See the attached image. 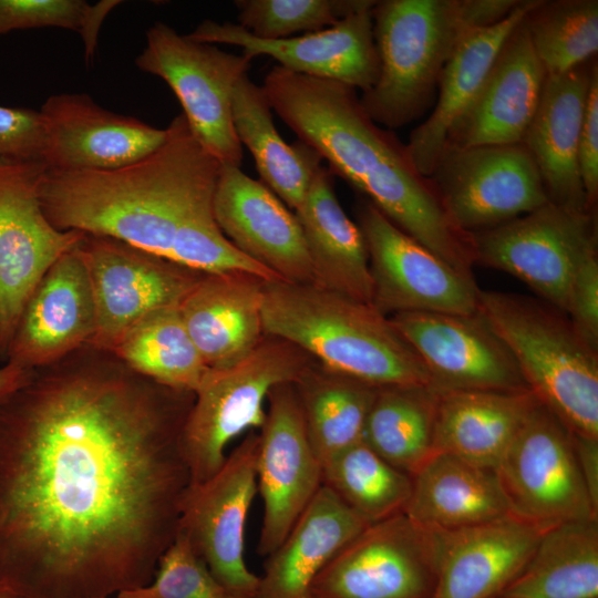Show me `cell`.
Here are the masks:
<instances>
[{
	"label": "cell",
	"instance_id": "24",
	"mask_svg": "<svg viewBox=\"0 0 598 598\" xmlns=\"http://www.w3.org/2000/svg\"><path fill=\"white\" fill-rule=\"evenodd\" d=\"M546 76L523 20L503 44L476 99L452 127L446 146L522 143Z\"/></svg>",
	"mask_w": 598,
	"mask_h": 598
},
{
	"label": "cell",
	"instance_id": "43",
	"mask_svg": "<svg viewBox=\"0 0 598 598\" xmlns=\"http://www.w3.org/2000/svg\"><path fill=\"white\" fill-rule=\"evenodd\" d=\"M566 315L579 334L598 349V256L588 255L574 276Z\"/></svg>",
	"mask_w": 598,
	"mask_h": 598
},
{
	"label": "cell",
	"instance_id": "5",
	"mask_svg": "<svg viewBox=\"0 0 598 598\" xmlns=\"http://www.w3.org/2000/svg\"><path fill=\"white\" fill-rule=\"evenodd\" d=\"M516 0H382L372 8L379 60L375 83L362 92L365 113L389 130L419 117L437 91L443 69L471 30L493 25Z\"/></svg>",
	"mask_w": 598,
	"mask_h": 598
},
{
	"label": "cell",
	"instance_id": "4",
	"mask_svg": "<svg viewBox=\"0 0 598 598\" xmlns=\"http://www.w3.org/2000/svg\"><path fill=\"white\" fill-rule=\"evenodd\" d=\"M264 333L293 343L323 367L381 386H432L421 359L390 318L316 283L269 281Z\"/></svg>",
	"mask_w": 598,
	"mask_h": 598
},
{
	"label": "cell",
	"instance_id": "39",
	"mask_svg": "<svg viewBox=\"0 0 598 598\" xmlns=\"http://www.w3.org/2000/svg\"><path fill=\"white\" fill-rule=\"evenodd\" d=\"M372 0H237L238 24L264 40L291 38L330 28Z\"/></svg>",
	"mask_w": 598,
	"mask_h": 598
},
{
	"label": "cell",
	"instance_id": "1",
	"mask_svg": "<svg viewBox=\"0 0 598 598\" xmlns=\"http://www.w3.org/2000/svg\"><path fill=\"white\" fill-rule=\"evenodd\" d=\"M194 394L114 367L33 374L0 404V581L28 598L147 585L192 484Z\"/></svg>",
	"mask_w": 598,
	"mask_h": 598
},
{
	"label": "cell",
	"instance_id": "29",
	"mask_svg": "<svg viewBox=\"0 0 598 598\" xmlns=\"http://www.w3.org/2000/svg\"><path fill=\"white\" fill-rule=\"evenodd\" d=\"M369 525L322 485L285 539L266 556L257 598H309L326 564Z\"/></svg>",
	"mask_w": 598,
	"mask_h": 598
},
{
	"label": "cell",
	"instance_id": "11",
	"mask_svg": "<svg viewBox=\"0 0 598 598\" xmlns=\"http://www.w3.org/2000/svg\"><path fill=\"white\" fill-rule=\"evenodd\" d=\"M430 178L451 221L467 234L549 202L536 163L522 143L446 146Z\"/></svg>",
	"mask_w": 598,
	"mask_h": 598
},
{
	"label": "cell",
	"instance_id": "30",
	"mask_svg": "<svg viewBox=\"0 0 598 598\" xmlns=\"http://www.w3.org/2000/svg\"><path fill=\"white\" fill-rule=\"evenodd\" d=\"M293 213L302 229L316 285L372 305L365 240L358 224L342 209L329 168H319Z\"/></svg>",
	"mask_w": 598,
	"mask_h": 598
},
{
	"label": "cell",
	"instance_id": "19",
	"mask_svg": "<svg viewBox=\"0 0 598 598\" xmlns=\"http://www.w3.org/2000/svg\"><path fill=\"white\" fill-rule=\"evenodd\" d=\"M374 3L330 28L280 40L258 39L238 23L214 20L202 21L186 35L203 43L239 47L252 60L268 55L291 72L338 81L365 92L379 74L371 13Z\"/></svg>",
	"mask_w": 598,
	"mask_h": 598
},
{
	"label": "cell",
	"instance_id": "46",
	"mask_svg": "<svg viewBox=\"0 0 598 598\" xmlns=\"http://www.w3.org/2000/svg\"><path fill=\"white\" fill-rule=\"evenodd\" d=\"M33 370L7 362L0 368V404L23 388L32 379Z\"/></svg>",
	"mask_w": 598,
	"mask_h": 598
},
{
	"label": "cell",
	"instance_id": "27",
	"mask_svg": "<svg viewBox=\"0 0 598 598\" xmlns=\"http://www.w3.org/2000/svg\"><path fill=\"white\" fill-rule=\"evenodd\" d=\"M536 2L519 0L502 21L468 31L455 47L441 74L434 110L411 132L406 144L422 175H432L452 127L476 99L508 35Z\"/></svg>",
	"mask_w": 598,
	"mask_h": 598
},
{
	"label": "cell",
	"instance_id": "3",
	"mask_svg": "<svg viewBox=\"0 0 598 598\" xmlns=\"http://www.w3.org/2000/svg\"><path fill=\"white\" fill-rule=\"evenodd\" d=\"M271 110L385 217L458 272L473 277L472 235L446 215L406 144L363 110L344 83L274 66L261 85Z\"/></svg>",
	"mask_w": 598,
	"mask_h": 598
},
{
	"label": "cell",
	"instance_id": "32",
	"mask_svg": "<svg viewBox=\"0 0 598 598\" xmlns=\"http://www.w3.org/2000/svg\"><path fill=\"white\" fill-rule=\"evenodd\" d=\"M231 113L237 137L251 153L261 182L295 212L322 166V157L300 140L293 144L282 140L262 86L248 74L234 89Z\"/></svg>",
	"mask_w": 598,
	"mask_h": 598
},
{
	"label": "cell",
	"instance_id": "25",
	"mask_svg": "<svg viewBox=\"0 0 598 598\" xmlns=\"http://www.w3.org/2000/svg\"><path fill=\"white\" fill-rule=\"evenodd\" d=\"M596 61L546 76L537 111L522 140L536 163L548 200L580 213H591L580 178L578 148Z\"/></svg>",
	"mask_w": 598,
	"mask_h": 598
},
{
	"label": "cell",
	"instance_id": "8",
	"mask_svg": "<svg viewBox=\"0 0 598 598\" xmlns=\"http://www.w3.org/2000/svg\"><path fill=\"white\" fill-rule=\"evenodd\" d=\"M251 61L243 52L223 51L155 22L135 64L168 84L190 128L221 165L239 167L244 152L233 123L231 99Z\"/></svg>",
	"mask_w": 598,
	"mask_h": 598
},
{
	"label": "cell",
	"instance_id": "37",
	"mask_svg": "<svg viewBox=\"0 0 598 598\" xmlns=\"http://www.w3.org/2000/svg\"><path fill=\"white\" fill-rule=\"evenodd\" d=\"M322 485L372 524L403 513L411 496L412 477L362 440L323 464Z\"/></svg>",
	"mask_w": 598,
	"mask_h": 598
},
{
	"label": "cell",
	"instance_id": "45",
	"mask_svg": "<svg viewBox=\"0 0 598 598\" xmlns=\"http://www.w3.org/2000/svg\"><path fill=\"white\" fill-rule=\"evenodd\" d=\"M573 442L591 503L598 511V440L573 434Z\"/></svg>",
	"mask_w": 598,
	"mask_h": 598
},
{
	"label": "cell",
	"instance_id": "9",
	"mask_svg": "<svg viewBox=\"0 0 598 598\" xmlns=\"http://www.w3.org/2000/svg\"><path fill=\"white\" fill-rule=\"evenodd\" d=\"M471 235L475 264L515 276L565 313L576 270L597 251L596 214L550 202Z\"/></svg>",
	"mask_w": 598,
	"mask_h": 598
},
{
	"label": "cell",
	"instance_id": "13",
	"mask_svg": "<svg viewBox=\"0 0 598 598\" xmlns=\"http://www.w3.org/2000/svg\"><path fill=\"white\" fill-rule=\"evenodd\" d=\"M42 162L0 158V354L20 315L48 269L85 234L59 230L39 198Z\"/></svg>",
	"mask_w": 598,
	"mask_h": 598
},
{
	"label": "cell",
	"instance_id": "17",
	"mask_svg": "<svg viewBox=\"0 0 598 598\" xmlns=\"http://www.w3.org/2000/svg\"><path fill=\"white\" fill-rule=\"evenodd\" d=\"M260 427L256 474L264 515L258 553L268 556L322 487V463L310 442L295 382L271 389Z\"/></svg>",
	"mask_w": 598,
	"mask_h": 598
},
{
	"label": "cell",
	"instance_id": "47",
	"mask_svg": "<svg viewBox=\"0 0 598 598\" xmlns=\"http://www.w3.org/2000/svg\"><path fill=\"white\" fill-rule=\"evenodd\" d=\"M0 598H28V597L20 594L8 584L0 581Z\"/></svg>",
	"mask_w": 598,
	"mask_h": 598
},
{
	"label": "cell",
	"instance_id": "40",
	"mask_svg": "<svg viewBox=\"0 0 598 598\" xmlns=\"http://www.w3.org/2000/svg\"><path fill=\"white\" fill-rule=\"evenodd\" d=\"M118 3L114 0L95 4L83 0H0V34L48 27L69 29L82 38L89 62L94 56L104 19Z\"/></svg>",
	"mask_w": 598,
	"mask_h": 598
},
{
	"label": "cell",
	"instance_id": "16",
	"mask_svg": "<svg viewBox=\"0 0 598 598\" xmlns=\"http://www.w3.org/2000/svg\"><path fill=\"white\" fill-rule=\"evenodd\" d=\"M79 249L95 305L90 343L104 351L147 315L178 307L204 275L111 237L85 235Z\"/></svg>",
	"mask_w": 598,
	"mask_h": 598
},
{
	"label": "cell",
	"instance_id": "35",
	"mask_svg": "<svg viewBox=\"0 0 598 598\" xmlns=\"http://www.w3.org/2000/svg\"><path fill=\"white\" fill-rule=\"evenodd\" d=\"M435 404L433 386L378 388L362 440L412 476L434 454Z\"/></svg>",
	"mask_w": 598,
	"mask_h": 598
},
{
	"label": "cell",
	"instance_id": "34",
	"mask_svg": "<svg viewBox=\"0 0 598 598\" xmlns=\"http://www.w3.org/2000/svg\"><path fill=\"white\" fill-rule=\"evenodd\" d=\"M295 386L310 442L322 466L362 441L378 386L332 371L316 360Z\"/></svg>",
	"mask_w": 598,
	"mask_h": 598
},
{
	"label": "cell",
	"instance_id": "12",
	"mask_svg": "<svg viewBox=\"0 0 598 598\" xmlns=\"http://www.w3.org/2000/svg\"><path fill=\"white\" fill-rule=\"evenodd\" d=\"M258 442L250 431L214 475L190 484L181 505L178 530L235 598H257L260 584L244 559L247 516L257 493Z\"/></svg>",
	"mask_w": 598,
	"mask_h": 598
},
{
	"label": "cell",
	"instance_id": "36",
	"mask_svg": "<svg viewBox=\"0 0 598 598\" xmlns=\"http://www.w3.org/2000/svg\"><path fill=\"white\" fill-rule=\"evenodd\" d=\"M112 352L132 372L176 391L194 393L208 371L178 307L159 309L144 317Z\"/></svg>",
	"mask_w": 598,
	"mask_h": 598
},
{
	"label": "cell",
	"instance_id": "44",
	"mask_svg": "<svg viewBox=\"0 0 598 598\" xmlns=\"http://www.w3.org/2000/svg\"><path fill=\"white\" fill-rule=\"evenodd\" d=\"M578 165L588 209L596 214L598 199V65L594 64L579 138Z\"/></svg>",
	"mask_w": 598,
	"mask_h": 598
},
{
	"label": "cell",
	"instance_id": "49",
	"mask_svg": "<svg viewBox=\"0 0 598 598\" xmlns=\"http://www.w3.org/2000/svg\"><path fill=\"white\" fill-rule=\"evenodd\" d=\"M95 598H110V597H95Z\"/></svg>",
	"mask_w": 598,
	"mask_h": 598
},
{
	"label": "cell",
	"instance_id": "48",
	"mask_svg": "<svg viewBox=\"0 0 598 598\" xmlns=\"http://www.w3.org/2000/svg\"><path fill=\"white\" fill-rule=\"evenodd\" d=\"M495 598H515V597H509V596H504V595H501V596H497Z\"/></svg>",
	"mask_w": 598,
	"mask_h": 598
},
{
	"label": "cell",
	"instance_id": "42",
	"mask_svg": "<svg viewBox=\"0 0 598 598\" xmlns=\"http://www.w3.org/2000/svg\"><path fill=\"white\" fill-rule=\"evenodd\" d=\"M44 150L40 111L0 106V158L43 163Z\"/></svg>",
	"mask_w": 598,
	"mask_h": 598
},
{
	"label": "cell",
	"instance_id": "22",
	"mask_svg": "<svg viewBox=\"0 0 598 598\" xmlns=\"http://www.w3.org/2000/svg\"><path fill=\"white\" fill-rule=\"evenodd\" d=\"M79 245L55 260L29 297L8 346L7 362L34 371L92 340L95 305Z\"/></svg>",
	"mask_w": 598,
	"mask_h": 598
},
{
	"label": "cell",
	"instance_id": "23",
	"mask_svg": "<svg viewBox=\"0 0 598 598\" xmlns=\"http://www.w3.org/2000/svg\"><path fill=\"white\" fill-rule=\"evenodd\" d=\"M547 528L514 515L456 528L430 529L435 554L431 598H495L520 574Z\"/></svg>",
	"mask_w": 598,
	"mask_h": 598
},
{
	"label": "cell",
	"instance_id": "33",
	"mask_svg": "<svg viewBox=\"0 0 598 598\" xmlns=\"http://www.w3.org/2000/svg\"><path fill=\"white\" fill-rule=\"evenodd\" d=\"M502 595L598 598V519L547 528L520 574Z\"/></svg>",
	"mask_w": 598,
	"mask_h": 598
},
{
	"label": "cell",
	"instance_id": "18",
	"mask_svg": "<svg viewBox=\"0 0 598 598\" xmlns=\"http://www.w3.org/2000/svg\"><path fill=\"white\" fill-rule=\"evenodd\" d=\"M439 390H529L502 339L484 317L415 311L389 317Z\"/></svg>",
	"mask_w": 598,
	"mask_h": 598
},
{
	"label": "cell",
	"instance_id": "20",
	"mask_svg": "<svg viewBox=\"0 0 598 598\" xmlns=\"http://www.w3.org/2000/svg\"><path fill=\"white\" fill-rule=\"evenodd\" d=\"M213 212L223 234L247 257L282 281L316 283L295 213L262 182L239 167L221 165Z\"/></svg>",
	"mask_w": 598,
	"mask_h": 598
},
{
	"label": "cell",
	"instance_id": "7",
	"mask_svg": "<svg viewBox=\"0 0 598 598\" xmlns=\"http://www.w3.org/2000/svg\"><path fill=\"white\" fill-rule=\"evenodd\" d=\"M313 362L293 343L264 334L241 361L208 369L193 393L181 434L192 484L206 481L219 470L226 446L236 436L261 427L264 404L271 389L298 381Z\"/></svg>",
	"mask_w": 598,
	"mask_h": 598
},
{
	"label": "cell",
	"instance_id": "6",
	"mask_svg": "<svg viewBox=\"0 0 598 598\" xmlns=\"http://www.w3.org/2000/svg\"><path fill=\"white\" fill-rule=\"evenodd\" d=\"M478 311L537 400L577 436L598 440V349L540 299L481 290Z\"/></svg>",
	"mask_w": 598,
	"mask_h": 598
},
{
	"label": "cell",
	"instance_id": "2",
	"mask_svg": "<svg viewBox=\"0 0 598 598\" xmlns=\"http://www.w3.org/2000/svg\"><path fill=\"white\" fill-rule=\"evenodd\" d=\"M152 153L112 171L45 168L39 198L59 230L117 239L185 265L198 236L214 224L221 164L182 114Z\"/></svg>",
	"mask_w": 598,
	"mask_h": 598
},
{
	"label": "cell",
	"instance_id": "26",
	"mask_svg": "<svg viewBox=\"0 0 598 598\" xmlns=\"http://www.w3.org/2000/svg\"><path fill=\"white\" fill-rule=\"evenodd\" d=\"M265 282L246 272L204 274L181 301L182 320L208 369L236 364L262 339Z\"/></svg>",
	"mask_w": 598,
	"mask_h": 598
},
{
	"label": "cell",
	"instance_id": "10",
	"mask_svg": "<svg viewBox=\"0 0 598 598\" xmlns=\"http://www.w3.org/2000/svg\"><path fill=\"white\" fill-rule=\"evenodd\" d=\"M511 514L549 528L598 519L576 456L573 434L540 402L495 467Z\"/></svg>",
	"mask_w": 598,
	"mask_h": 598
},
{
	"label": "cell",
	"instance_id": "31",
	"mask_svg": "<svg viewBox=\"0 0 598 598\" xmlns=\"http://www.w3.org/2000/svg\"><path fill=\"white\" fill-rule=\"evenodd\" d=\"M403 513L426 529H456L511 514L494 470L434 453L412 476Z\"/></svg>",
	"mask_w": 598,
	"mask_h": 598
},
{
	"label": "cell",
	"instance_id": "41",
	"mask_svg": "<svg viewBox=\"0 0 598 598\" xmlns=\"http://www.w3.org/2000/svg\"><path fill=\"white\" fill-rule=\"evenodd\" d=\"M115 598H235L210 573L181 530L161 556L152 580Z\"/></svg>",
	"mask_w": 598,
	"mask_h": 598
},
{
	"label": "cell",
	"instance_id": "15",
	"mask_svg": "<svg viewBox=\"0 0 598 598\" xmlns=\"http://www.w3.org/2000/svg\"><path fill=\"white\" fill-rule=\"evenodd\" d=\"M357 219L368 250L372 306L381 313L477 312L480 288L474 278L452 268L369 200L358 206Z\"/></svg>",
	"mask_w": 598,
	"mask_h": 598
},
{
	"label": "cell",
	"instance_id": "38",
	"mask_svg": "<svg viewBox=\"0 0 598 598\" xmlns=\"http://www.w3.org/2000/svg\"><path fill=\"white\" fill-rule=\"evenodd\" d=\"M524 24L547 75L566 73L596 59L597 0H537Z\"/></svg>",
	"mask_w": 598,
	"mask_h": 598
},
{
	"label": "cell",
	"instance_id": "14",
	"mask_svg": "<svg viewBox=\"0 0 598 598\" xmlns=\"http://www.w3.org/2000/svg\"><path fill=\"white\" fill-rule=\"evenodd\" d=\"M435 579L432 532L400 513L347 543L317 575L309 598H431Z\"/></svg>",
	"mask_w": 598,
	"mask_h": 598
},
{
	"label": "cell",
	"instance_id": "28",
	"mask_svg": "<svg viewBox=\"0 0 598 598\" xmlns=\"http://www.w3.org/2000/svg\"><path fill=\"white\" fill-rule=\"evenodd\" d=\"M434 453L495 470L539 404L530 390L435 389Z\"/></svg>",
	"mask_w": 598,
	"mask_h": 598
},
{
	"label": "cell",
	"instance_id": "21",
	"mask_svg": "<svg viewBox=\"0 0 598 598\" xmlns=\"http://www.w3.org/2000/svg\"><path fill=\"white\" fill-rule=\"evenodd\" d=\"M43 163L53 171H112L142 159L166 138V128L97 105L87 94L50 96L40 109Z\"/></svg>",
	"mask_w": 598,
	"mask_h": 598
}]
</instances>
